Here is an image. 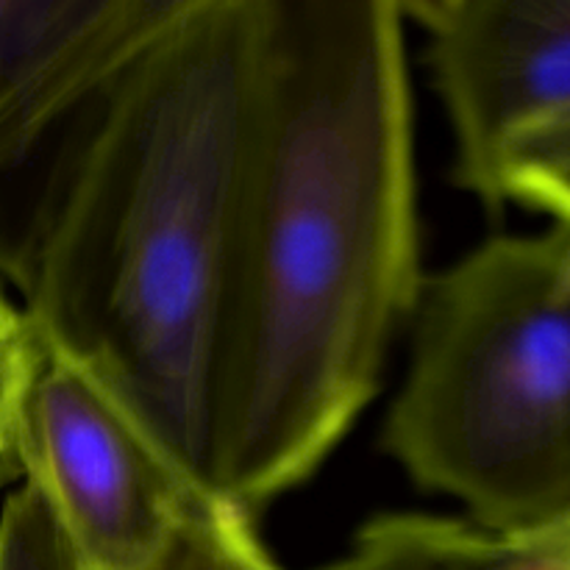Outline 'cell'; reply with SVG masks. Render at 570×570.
I'll list each match as a JSON object with an SVG mask.
<instances>
[{"label":"cell","instance_id":"obj_1","mask_svg":"<svg viewBox=\"0 0 570 570\" xmlns=\"http://www.w3.org/2000/svg\"><path fill=\"white\" fill-rule=\"evenodd\" d=\"M406 17L265 0L259 92L212 373V488L254 518L382 384L423 284Z\"/></svg>","mask_w":570,"mask_h":570},{"label":"cell","instance_id":"obj_2","mask_svg":"<svg viewBox=\"0 0 570 570\" xmlns=\"http://www.w3.org/2000/svg\"><path fill=\"white\" fill-rule=\"evenodd\" d=\"M262 45L265 0H187L70 128L0 271L39 343L209 495L212 373Z\"/></svg>","mask_w":570,"mask_h":570},{"label":"cell","instance_id":"obj_3","mask_svg":"<svg viewBox=\"0 0 570 570\" xmlns=\"http://www.w3.org/2000/svg\"><path fill=\"white\" fill-rule=\"evenodd\" d=\"M384 449L473 527H570V228L493 237L421 284Z\"/></svg>","mask_w":570,"mask_h":570},{"label":"cell","instance_id":"obj_4","mask_svg":"<svg viewBox=\"0 0 570 570\" xmlns=\"http://www.w3.org/2000/svg\"><path fill=\"white\" fill-rule=\"evenodd\" d=\"M17 462L87 570H150L184 523L217 499L45 345L22 404Z\"/></svg>","mask_w":570,"mask_h":570},{"label":"cell","instance_id":"obj_5","mask_svg":"<svg viewBox=\"0 0 570 570\" xmlns=\"http://www.w3.org/2000/svg\"><path fill=\"white\" fill-rule=\"evenodd\" d=\"M401 9L426 31L454 131L456 184L501 209L507 148L570 111V0H417Z\"/></svg>","mask_w":570,"mask_h":570},{"label":"cell","instance_id":"obj_6","mask_svg":"<svg viewBox=\"0 0 570 570\" xmlns=\"http://www.w3.org/2000/svg\"><path fill=\"white\" fill-rule=\"evenodd\" d=\"M184 6L0 0V198L28 170L45 176L78 117Z\"/></svg>","mask_w":570,"mask_h":570},{"label":"cell","instance_id":"obj_7","mask_svg":"<svg viewBox=\"0 0 570 570\" xmlns=\"http://www.w3.org/2000/svg\"><path fill=\"white\" fill-rule=\"evenodd\" d=\"M527 543L495 538L471 521L384 515L360 529L348 554L321 570H515Z\"/></svg>","mask_w":570,"mask_h":570},{"label":"cell","instance_id":"obj_8","mask_svg":"<svg viewBox=\"0 0 570 570\" xmlns=\"http://www.w3.org/2000/svg\"><path fill=\"white\" fill-rule=\"evenodd\" d=\"M501 206L521 204L570 228V111L523 134L499 170Z\"/></svg>","mask_w":570,"mask_h":570},{"label":"cell","instance_id":"obj_9","mask_svg":"<svg viewBox=\"0 0 570 570\" xmlns=\"http://www.w3.org/2000/svg\"><path fill=\"white\" fill-rule=\"evenodd\" d=\"M150 570H284L256 534L254 518L228 501L200 507Z\"/></svg>","mask_w":570,"mask_h":570},{"label":"cell","instance_id":"obj_10","mask_svg":"<svg viewBox=\"0 0 570 570\" xmlns=\"http://www.w3.org/2000/svg\"><path fill=\"white\" fill-rule=\"evenodd\" d=\"M39 354L42 343L22 306L6 289V278L0 276V484L20 473L17 445L22 404L39 365Z\"/></svg>","mask_w":570,"mask_h":570},{"label":"cell","instance_id":"obj_11","mask_svg":"<svg viewBox=\"0 0 570 570\" xmlns=\"http://www.w3.org/2000/svg\"><path fill=\"white\" fill-rule=\"evenodd\" d=\"M0 570H87L45 507L22 482L0 512Z\"/></svg>","mask_w":570,"mask_h":570}]
</instances>
